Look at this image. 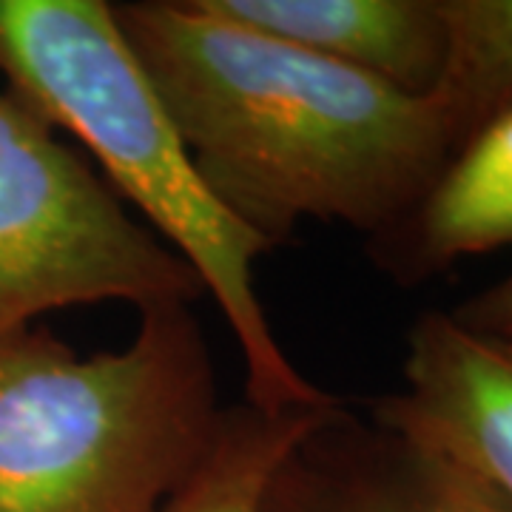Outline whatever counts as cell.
<instances>
[{
    "label": "cell",
    "instance_id": "obj_3",
    "mask_svg": "<svg viewBox=\"0 0 512 512\" xmlns=\"http://www.w3.org/2000/svg\"><path fill=\"white\" fill-rule=\"evenodd\" d=\"M222 416L194 305L146 308L126 348L92 356L20 330L0 345V512H163Z\"/></svg>",
    "mask_w": 512,
    "mask_h": 512
},
{
    "label": "cell",
    "instance_id": "obj_6",
    "mask_svg": "<svg viewBox=\"0 0 512 512\" xmlns=\"http://www.w3.org/2000/svg\"><path fill=\"white\" fill-rule=\"evenodd\" d=\"M367 416L439 447L512 501V345L424 313L407 336L404 387Z\"/></svg>",
    "mask_w": 512,
    "mask_h": 512
},
{
    "label": "cell",
    "instance_id": "obj_4",
    "mask_svg": "<svg viewBox=\"0 0 512 512\" xmlns=\"http://www.w3.org/2000/svg\"><path fill=\"white\" fill-rule=\"evenodd\" d=\"M197 271L137 222L55 128L0 89V345L37 316L97 302L197 305Z\"/></svg>",
    "mask_w": 512,
    "mask_h": 512
},
{
    "label": "cell",
    "instance_id": "obj_7",
    "mask_svg": "<svg viewBox=\"0 0 512 512\" xmlns=\"http://www.w3.org/2000/svg\"><path fill=\"white\" fill-rule=\"evenodd\" d=\"M217 18L427 97L447 60L439 0H200Z\"/></svg>",
    "mask_w": 512,
    "mask_h": 512
},
{
    "label": "cell",
    "instance_id": "obj_10",
    "mask_svg": "<svg viewBox=\"0 0 512 512\" xmlns=\"http://www.w3.org/2000/svg\"><path fill=\"white\" fill-rule=\"evenodd\" d=\"M447 60L433 89L464 146L512 103V0H439Z\"/></svg>",
    "mask_w": 512,
    "mask_h": 512
},
{
    "label": "cell",
    "instance_id": "obj_5",
    "mask_svg": "<svg viewBox=\"0 0 512 512\" xmlns=\"http://www.w3.org/2000/svg\"><path fill=\"white\" fill-rule=\"evenodd\" d=\"M259 512H512V501L439 447L336 399L279 458Z\"/></svg>",
    "mask_w": 512,
    "mask_h": 512
},
{
    "label": "cell",
    "instance_id": "obj_2",
    "mask_svg": "<svg viewBox=\"0 0 512 512\" xmlns=\"http://www.w3.org/2000/svg\"><path fill=\"white\" fill-rule=\"evenodd\" d=\"M0 74L49 126L89 148L114 194L197 271L237 342L245 402L276 413L339 399L308 382L279 345L254 276L271 245L205 185L111 3L0 0Z\"/></svg>",
    "mask_w": 512,
    "mask_h": 512
},
{
    "label": "cell",
    "instance_id": "obj_9",
    "mask_svg": "<svg viewBox=\"0 0 512 512\" xmlns=\"http://www.w3.org/2000/svg\"><path fill=\"white\" fill-rule=\"evenodd\" d=\"M325 407H293L276 413L248 402L225 407L211 453L163 512H259L262 490L279 458Z\"/></svg>",
    "mask_w": 512,
    "mask_h": 512
},
{
    "label": "cell",
    "instance_id": "obj_1",
    "mask_svg": "<svg viewBox=\"0 0 512 512\" xmlns=\"http://www.w3.org/2000/svg\"><path fill=\"white\" fill-rule=\"evenodd\" d=\"M111 6L205 185L271 251L311 220L379 237L461 148L430 94L217 18L200 0Z\"/></svg>",
    "mask_w": 512,
    "mask_h": 512
},
{
    "label": "cell",
    "instance_id": "obj_8",
    "mask_svg": "<svg viewBox=\"0 0 512 512\" xmlns=\"http://www.w3.org/2000/svg\"><path fill=\"white\" fill-rule=\"evenodd\" d=\"M498 248H512V103L458 148L402 220L370 239L376 265L402 285Z\"/></svg>",
    "mask_w": 512,
    "mask_h": 512
},
{
    "label": "cell",
    "instance_id": "obj_11",
    "mask_svg": "<svg viewBox=\"0 0 512 512\" xmlns=\"http://www.w3.org/2000/svg\"><path fill=\"white\" fill-rule=\"evenodd\" d=\"M458 325L512 345V274L450 313Z\"/></svg>",
    "mask_w": 512,
    "mask_h": 512
}]
</instances>
